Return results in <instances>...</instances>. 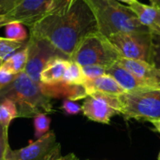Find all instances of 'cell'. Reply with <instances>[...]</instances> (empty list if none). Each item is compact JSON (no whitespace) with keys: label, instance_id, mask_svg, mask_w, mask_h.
<instances>
[{"label":"cell","instance_id":"1","mask_svg":"<svg viewBox=\"0 0 160 160\" xmlns=\"http://www.w3.org/2000/svg\"><path fill=\"white\" fill-rule=\"evenodd\" d=\"M94 32L97 21L85 0H74L30 27L32 37L48 41L69 60L80 41Z\"/></svg>","mask_w":160,"mask_h":160},{"label":"cell","instance_id":"2","mask_svg":"<svg viewBox=\"0 0 160 160\" xmlns=\"http://www.w3.org/2000/svg\"><path fill=\"white\" fill-rule=\"evenodd\" d=\"M9 99L18 109V117H35L40 113L53 112L51 97L42 84L34 82L24 71L16 74L14 80L0 90V100Z\"/></svg>","mask_w":160,"mask_h":160},{"label":"cell","instance_id":"3","mask_svg":"<svg viewBox=\"0 0 160 160\" xmlns=\"http://www.w3.org/2000/svg\"><path fill=\"white\" fill-rule=\"evenodd\" d=\"M91 8L98 31L106 38L116 33H152L128 6L115 0H85Z\"/></svg>","mask_w":160,"mask_h":160},{"label":"cell","instance_id":"4","mask_svg":"<svg viewBox=\"0 0 160 160\" xmlns=\"http://www.w3.org/2000/svg\"><path fill=\"white\" fill-rule=\"evenodd\" d=\"M120 114L126 119L155 121L160 119V90L147 88L118 96Z\"/></svg>","mask_w":160,"mask_h":160},{"label":"cell","instance_id":"5","mask_svg":"<svg viewBox=\"0 0 160 160\" xmlns=\"http://www.w3.org/2000/svg\"><path fill=\"white\" fill-rule=\"evenodd\" d=\"M119 57L121 56L108 38L98 31L87 35L80 41L70 60L81 67L97 65L107 68L116 63Z\"/></svg>","mask_w":160,"mask_h":160},{"label":"cell","instance_id":"6","mask_svg":"<svg viewBox=\"0 0 160 160\" xmlns=\"http://www.w3.org/2000/svg\"><path fill=\"white\" fill-rule=\"evenodd\" d=\"M107 38L121 57L152 63V33H116Z\"/></svg>","mask_w":160,"mask_h":160},{"label":"cell","instance_id":"7","mask_svg":"<svg viewBox=\"0 0 160 160\" xmlns=\"http://www.w3.org/2000/svg\"><path fill=\"white\" fill-rule=\"evenodd\" d=\"M26 46L28 55L23 71L38 83H40V73L42 69L52 59L57 56L68 58L48 41L32 36Z\"/></svg>","mask_w":160,"mask_h":160},{"label":"cell","instance_id":"8","mask_svg":"<svg viewBox=\"0 0 160 160\" xmlns=\"http://www.w3.org/2000/svg\"><path fill=\"white\" fill-rule=\"evenodd\" d=\"M82 112L84 116L92 121L110 124L112 117L120 114L118 96L93 92L84 98Z\"/></svg>","mask_w":160,"mask_h":160},{"label":"cell","instance_id":"9","mask_svg":"<svg viewBox=\"0 0 160 160\" xmlns=\"http://www.w3.org/2000/svg\"><path fill=\"white\" fill-rule=\"evenodd\" d=\"M55 144V134L48 132L23 148L12 150L8 146L5 155V160H41Z\"/></svg>","mask_w":160,"mask_h":160},{"label":"cell","instance_id":"10","mask_svg":"<svg viewBox=\"0 0 160 160\" xmlns=\"http://www.w3.org/2000/svg\"><path fill=\"white\" fill-rule=\"evenodd\" d=\"M116 63L149 86L160 89V70L152 64L142 60H133L124 57H119Z\"/></svg>","mask_w":160,"mask_h":160},{"label":"cell","instance_id":"11","mask_svg":"<svg viewBox=\"0 0 160 160\" xmlns=\"http://www.w3.org/2000/svg\"><path fill=\"white\" fill-rule=\"evenodd\" d=\"M128 7L144 26L150 29L152 33L160 35V8L141 3L138 0Z\"/></svg>","mask_w":160,"mask_h":160},{"label":"cell","instance_id":"12","mask_svg":"<svg viewBox=\"0 0 160 160\" xmlns=\"http://www.w3.org/2000/svg\"><path fill=\"white\" fill-rule=\"evenodd\" d=\"M106 74L112 76L126 92L153 88L144 82L135 77L132 73H130L125 68L120 66L118 63H114L111 67L107 68Z\"/></svg>","mask_w":160,"mask_h":160},{"label":"cell","instance_id":"13","mask_svg":"<svg viewBox=\"0 0 160 160\" xmlns=\"http://www.w3.org/2000/svg\"><path fill=\"white\" fill-rule=\"evenodd\" d=\"M69 61V59L62 56L52 59L40 73V83L44 85H54L62 82Z\"/></svg>","mask_w":160,"mask_h":160},{"label":"cell","instance_id":"14","mask_svg":"<svg viewBox=\"0 0 160 160\" xmlns=\"http://www.w3.org/2000/svg\"><path fill=\"white\" fill-rule=\"evenodd\" d=\"M82 86L84 87L87 96L93 92H99L112 96H119L126 92L119 85V83L108 74H105L94 80H85Z\"/></svg>","mask_w":160,"mask_h":160},{"label":"cell","instance_id":"15","mask_svg":"<svg viewBox=\"0 0 160 160\" xmlns=\"http://www.w3.org/2000/svg\"><path fill=\"white\" fill-rule=\"evenodd\" d=\"M27 46H25L19 52H14L6 60H4L0 68L9 73L16 75L24 70L27 62Z\"/></svg>","mask_w":160,"mask_h":160},{"label":"cell","instance_id":"16","mask_svg":"<svg viewBox=\"0 0 160 160\" xmlns=\"http://www.w3.org/2000/svg\"><path fill=\"white\" fill-rule=\"evenodd\" d=\"M85 78L82 73V67L74 61H69V64L65 71L62 82L68 85H82Z\"/></svg>","mask_w":160,"mask_h":160},{"label":"cell","instance_id":"17","mask_svg":"<svg viewBox=\"0 0 160 160\" xmlns=\"http://www.w3.org/2000/svg\"><path fill=\"white\" fill-rule=\"evenodd\" d=\"M5 38L9 40L22 42L27 38V31L24 24L18 21H10L4 26Z\"/></svg>","mask_w":160,"mask_h":160},{"label":"cell","instance_id":"18","mask_svg":"<svg viewBox=\"0 0 160 160\" xmlns=\"http://www.w3.org/2000/svg\"><path fill=\"white\" fill-rule=\"evenodd\" d=\"M18 117V109L16 104L9 100L4 99L0 102V124L8 128L12 119Z\"/></svg>","mask_w":160,"mask_h":160},{"label":"cell","instance_id":"19","mask_svg":"<svg viewBox=\"0 0 160 160\" xmlns=\"http://www.w3.org/2000/svg\"><path fill=\"white\" fill-rule=\"evenodd\" d=\"M22 48V42L9 40L6 38L0 37V59L3 61Z\"/></svg>","mask_w":160,"mask_h":160},{"label":"cell","instance_id":"20","mask_svg":"<svg viewBox=\"0 0 160 160\" xmlns=\"http://www.w3.org/2000/svg\"><path fill=\"white\" fill-rule=\"evenodd\" d=\"M51 119L46 113H40L35 116L34 128H35V137L37 139L47 134L50 129Z\"/></svg>","mask_w":160,"mask_h":160},{"label":"cell","instance_id":"21","mask_svg":"<svg viewBox=\"0 0 160 160\" xmlns=\"http://www.w3.org/2000/svg\"><path fill=\"white\" fill-rule=\"evenodd\" d=\"M82 69L85 80H94L106 74V68L102 66H84L82 67Z\"/></svg>","mask_w":160,"mask_h":160},{"label":"cell","instance_id":"22","mask_svg":"<svg viewBox=\"0 0 160 160\" xmlns=\"http://www.w3.org/2000/svg\"><path fill=\"white\" fill-rule=\"evenodd\" d=\"M160 70V35L152 33V63Z\"/></svg>","mask_w":160,"mask_h":160},{"label":"cell","instance_id":"23","mask_svg":"<svg viewBox=\"0 0 160 160\" xmlns=\"http://www.w3.org/2000/svg\"><path fill=\"white\" fill-rule=\"evenodd\" d=\"M60 152H61L60 144L56 143L53 146V148L41 160H72L73 157L75 156L74 154H69V155H67L65 157H61Z\"/></svg>","mask_w":160,"mask_h":160},{"label":"cell","instance_id":"24","mask_svg":"<svg viewBox=\"0 0 160 160\" xmlns=\"http://www.w3.org/2000/svg\"><path fill=\"white\" fill-rule=\"evenodd\" d=\"M8 128H4L0 124V160H5V155L8 145Z\"/></svg>","mask_w":160,"mask_h":160},{"label":"cell","instance_id":"25","mask_svg":"<svg viewBox=\"0 0 160 160\" xmlns=\"http://www.w3.org/2000/svg\"><path fill=\"white\" fill-rule=\"evenodd\" d=\"M62 109L66 112L67 114L74 115V114H78L82 111V106H80L75 101H72V100L68 98V99L64 100L63 105H62Z\"/></svg>","mask_w":160,"mask_h":160},{"label":"cell","instance_id":"26","mask_svg":"<svg viewBox=\"0 0 160 160\" xmlns=\"http://www.w3.org/2000/svg\"><path fill=\"white\" fill-rule=\"evenodd\" d=\"M15 76V74L9 73L0 68V90L6 87L8 83H10L14 80Z\"/></svg>","mask_w":160,"mask_h":160},{"label":"cell","instance_id":"27","mask_svg":"<svg viewBox=\"0 0 160 160\" xmlns=\"http://www.w3.org/2000/svg\"><path fill=\"white\" fill-rule=\"evenodd\" d=\"M19 0H0V9L1 14L6 13Z\"/></svg>","mask_w":160,"mask_h":160},{"label":"cell","instance_id":"28","mask_svg":"<svg viewBox=\"0 0 160 160\" xmlns=\"http://www.w3.org/2000/svg\"><path fill=\"white\" fill-rule=\"evenodd\" d=\"M151 123H152V125L154 126V128H155L156 131H158V132H159L160 133V119L159 120H155V121H152Z\"/></svg>","mask_w":160,"mask_h":160},{"label":"cell","instance_id":"29","mask_svg":"<svg viewBox=\"0 0 160 160\" xmlns=\"http://www.w3.org/2000/svg\"><path fill=\"white\" fill-rule=\"evenodd\" d=\"M8 22L7 21L6 17L4 14H0V28L1 27H4L6 25V23H8Z\"/></svg>","mask_w":160,"mask_h":160},{"label":"cell","instance_id":"30","mask_svg":"<svg viewBox=\"0 0 160 160\" xmlns=\"http://www.w3.org/2000/svg\"><path fill=\"white\" fill-rule=\"evenodd\" d=\"M149 1L151 2V4H152V5L157 6V7L160 8V0H149Z\"/></svg>","mask_w":160,"mask_h":160},{"label":"cell","instance_id":"31","mask_svg":"<svg viewBox=\"0 0 160 160\" xmlns=\"http://www.w3.org/2000/svg\"><path fill=\"white\" fill-rule=\"evenodd\" d=\"M115 1H121V2H124V3H126V4H128V5L129 6V5H131L133 2H135V1H137V0H115Z\"/></svg>","mask_w":160,"mask_h":160},{"label":"cell","instance_id":"32","mask_svg":"<svg viewBox=\"0 0 160 160\" xmlns=\"http://www.w3.org/2000/svg\"><path fill=\"white\" fill-rule=\"evenodd\" d=\"M72 160H79V159H78V158H77L76 156H74V157H73V158H72Z\"/></svg>","mask_w":160,"mask_h":160},{"label":"cell","instance_id":"33","mask_svg":"<svg viewBox=\"0 0 160 160\" xmlns=\"http://www.w3.org/2000/svg\"><path fill=\"white\" fill-rule=\"evenodd\" d=\"M2 63H3V60H2V59H0V67H1V65H2Z\"/></svg>","mask_w":160,"mask_h":160},{"label":"cell","instance_id":"34","mask_svg":"<svg viewBox=\"0 0 160 160\" xmlns=\"http://www.w3.org/2000/svg\"><path fill=\"white\" fill-rule=\"evenodd\" d=\"M158 160H160V153H159V155H158Z\"/></svg>","mask_w":160,"mask_h":160},{"label":"cell","instance_id":"35","mask_svg":"<svg viewBox=\"0 0 160 160\" xmlns=\"http://www.w3.org/2000/svg\"><path fill=\"white\" fill-rule=\"evenodd\" d=\"M0 14H1V9H0Z\"/></svg>","mask_w":160,"mask_h":160},{"label":"cell","instance_id":"36","mask_svg":"<svg viewBox=\"0 0 160 160\" xmlns=\"http://www.w3.org/2000/svg\"><path fill=\"white\" fill-rule=\"evenodd\" d=\"M159 90H160V89H159Z\"/></svg>","mask_w":160,"mask_h":160}]
</instances>
